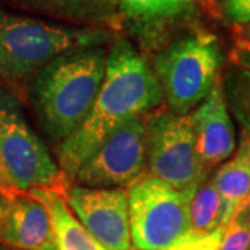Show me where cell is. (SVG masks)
<instances>
[{"label": "cell", "mask_w": 250, "mask_h": 250, "mask_svg": "<svg viewBox=\"0 0 250 250\" xmlns=\"http://www.w3.org/2000/svg\"><path fill=\"white\" fill-rule=\"evenodd\" d=\"M164 95L146 56L124 38L107 53L104 80L93 107L80 128L57 145V164L72 181L108 135L135 117L160 108Z\"/></svg>", "instance_id": "1"}, {"label": "cell", "mask_w": 250, "mask_h": 250, "mask_svg": "<svg viewBox=\"0 0 250 250\" xmlns=\"http://www.w3.org/2000/svg\"><path fill=\"white\" fill-rule=\"evenodd\" d=\"M107 53L103 46L67 52L32 80L36 120L56 145L74 134L90 113L104 80Z\"/></svg>", "instance_id": "2"}, {"label": "cell", "mask_w": 250, "mask_h": 250, "mask_svg": "<svg viewBox=\"0 0 250 250\" xmlns=\"http://www.w3.org/2000/svg\"><path fill=\"white\" fill-rule=\"evenodd\" d=\"M114 41V32L103 28L62 25L0 10V86H20L62 54Z\"/></svg>", "instance_id": "3"}, {"label": "cell", "mask_w": 250, "mask_h": 250, "mask_svg": "<svg viewBox=\"0 0 250 250\" xmlns=\"http://www.w3.org/2000/svg\"><path fill=\"white\" fill-rule=\"evenodd\" d=\"M152 70L168 110L190 114L221 80L223 50L217 36L203 27L189 29L153 54Z\"/></svg>", "instance_id": "4"}, {"label": "cell", "mask_w": 250, "mask_h": 250, "mask_svg": "<svg viewBox=\"0 0 250 250\" xmlns=\"http://www.w3.org/2000/svg\"><path fill=\"white\" fill-rule=\"evenodd\" d=\"M0 175L13 190L56 189L65 192L70 179L29 128L17 99L0 88Z\"/></svg>", "instance_id": "5"}, {"label": "cell", "mask_w": 250, "mask_h": 250, "mask_svg": "<svg viewBox=\"0 0 250 250\" xmlns=\"http://www.w3.org/2000/svg\"><path fill=\"white\" fill-rule=\"evenodd\" d=\"M126 190L135 250H164L190 236L192 195L149 174Z\"/></svg>", "instance_id": "6"}, {"label": "cell", "mask_w": 250, "mask_h": 250, "mask_svg": "<svg viewBox=\"0 0 250 250\" xmlns=\"http://www.w3.org/2000/svg\"><path fill=\"white\" fill-rule=\"evenodd\" d=\"M146 142L149 175L188 195L210 177L197 154L190 114L164 108L146 114Z\"/></svg>", "instance_id": "7"}, {"label": "cell", "mask_w": 250, "mask_h": 250, "mask_svg": "<svg viewBox=\"0 0 250 250\" xmlns=\"http://www.w3.org/2000/svg\"><path fill=\"white\" fill-rule=\"evenodd\" d=\"M146 116H139L108 135L74 179L81 187L129 188L146 175Z\"/></svg>", "instance_id": "8"}, {"label": "cell", "mask_w": 250, "mask_h": 250, "mask_svg": "<svg viewBox=\"0 0 250 250\" xmlns=\"http://www.w3.org/2000/svg\"><path fill=\"white\" fill-rule=\"evenodd\" d=\"M203 11L193 0H120L123 29L146 54L159 52L185 31L202 27Z\"/></svg>", "instance_id": "9"}, {"label": "cell", "mask_w": 250, "mask_h": 250, "mask_svg": "<svg viewBox=\"0 0 250 250\" xmlns=\"http://www.w3.org/2000/svg\"><path fill=\"white\" fill-rule=\"evenodd\" d=\"M64 197L72 213L106 250H134L128 190L70 185Z\"/></svg>", "instance_id": "10"}, {"label": "cell", "mask_w": 250, "mask_h": 250, "mask_svg": "<svg viewBox=\"0 0 250 250\" xmlns=\"http://www.w3.org/2000/svg\"><path fill=\"white\" fill-rule=\"evenodd\" d=\"M196 149L206 168L211 171L232 157L236 147L232 114L224 93L223 81L190 113Z\"/></svg>", "instance_id": "11"}, {"label": "cell", "mask_w": 250, "mask_h": 250, "mask_svg": "<svg viewBox=\"0 0 250 250\" xmlns=\"http://www.w3.org/2000/svg\"><path fill=\"white\" fill-rule=\"evenodd\" d=\"M0 245L17 250H57L49 210L29 192H10Z\"/></svg>", "instance_id": "12"}, {"label": "cell", "mask_w": 250, "mask_h": 250, "mask_svg": "<svg viewBox=\"0 0 250 250\" xmlns=\"http://www.w3.org/2000/svg\"><path fill=\"white\" fill-rule=\"evenodd\" d=\"M82 27L123 31L120 0H9Z\"/></svg>", "instance_id": "13"}, {"label": "cell", "mask_w": 250, "mask_h": 250, "mask_svg": "<svg viewBox=\"0 0 250 250\" xmlns=\"http://www.w3.org/2000/svg\"><path fill=\"white\" fill-rule=\"evenodd\" d=\"M28 192L49 210L57 250H106L72 213L62 192L49 188L31 189Z\"/></svg>", "instance_id": "14"}, {"label": "cell", "mask_w": 250, "mask_h": 250, "mask_svg": "<svg viewBox=\"0 0 250 250\" xmlns=\"http://www.w3.org/2000/svg\"><path fill=\"white\" fill-rule=\"evenodd\" d=\"M210 178L223 197L227 225L236 207L250 197V149L245 138L232 157L224 161Z\"/></svg>", "instance_id": "15"}, {"label": "cell", "mask_w": 250, "mask_h": 250, "mask_svg": "<svg viewBox=\"0 0 250 250\" xmlns=\"http://www.w3.org/2000/svg\"><path fill=\"white\" fill-rule=\"evenodd\" d=\"M190 236H207L225 227V208L211 178L205 179L189 199Z\"/></svg>", "instance_id": "16"}, {"label": "cell", "mask_w": 250, "mask_h": 250, "mask_svg": "<svg viewBox=\"0 0 250 250\" xmlns=\"http://www.w3.org/2000/svg\"><path fill=\"white\" fill-rule=\"evenodd\" d=\"M228 107L245 136L250 138V71L228 64L221 75Z\"/></svg>", "instance_id": "17"}, {"label": "cell", "mask_w": 250, "mask_h": 250, "mask_svg": "<svg viewBox=\"0 0 250 250\" xmlns=\"http://www.w3.org/2000/svg\"><path fill=\"white\" fill-rule=\"evenodd\" d=\"M250 248V197L243 200L225 225L218 250H248Z\"/></svg>", "instance_id": "18"}, {"label": "cell", "mask_w": 250, "mask_h": 250, "mask_svg": "<svg viewBox=\"0 0 250 250\" xmlns=\"http://www.w3.org/2000/svg\"><path fill=\"white\" fill-rule=\"evenodd\" d=\"M220 11L232 27L250 24V0H221Z\"/></svg>", "instance_id": "19"}, {"label": "cell", "mask_w": 250, "mask_h": 250, "mask_svg": "<svg viewBox=\"0 0 250 250\" xmlns=\"http://www.w3.org/2000/svg\"><path fill=\"white\" fill-rule=\"evenodd\" d=\"M224 228L207 236H200V238L188 236L178 243H175L174 246L164 250H218L221 239H223Z\"/></svg>", "instance_id": "20"}, {"label": "cell", "mask_w": 250, "mask_h": 250, "mask_svg": "<svg viewBox=\"0 0 250 250\" xmlns=\"http://www.w3.org/2000/svg\"><path fill=\"white\" fill-rule=\"evenodd\" d=\"M229 60L232 64H236L250 71V42L236 39L229 53Z\"/></svg>", "instance_id": "21"}, {"label": "cell", "mask_w": 250, "mask_h": 250, "mask_svg": "<svg viewBox=\"0 0 250 250\" xmlns=\"http://www.w3.org/2000/svg\"><path fill=\"white\" fill-rule=\"evenodd\" d=\"M232 29L235 39H241V41L250 42V24H246V25H233Z\"/></svg>", "instance_id": "22"}, {"label": "cell", "mask_w": 250, "mask_h": 250, "mask_svg": "<svg viewBox=\"0 0 250 250\" xmlns=\"http://www.w3.org/2000/svg\"><path fill=\"white\" fill-rule=\"evenodd\" d=\"M9 195L10 192L0 189V228H1L3 218H4V214H6V208H7V205H9Z\"/></svg>", "instance_id": "23"}, {"label": "cell", "mask_w": 250, "mask_h": 250, "mask_svg": "<svg viewBox=\"0 0 250 250\" xmlns=\"http://www.w3.org/2000/svg\"><path fill=\"white\" fill-rule=\"evenodd\" d=\"M193 1H196L197 4H200L202 9L205 10L206 13H208V14H217V11L213 9V6H211L207 0H193Z\"/></svg>", "instance_id": "24"}, {"label": "cell", "mask_w": 250, "mask_h": 250, "mask_svg": "<svg viewBox=\"0 0 250 250\" xmlns=\"http://www.w3.org/2000/svg\"><path fill=\"white\" fill-rule=\"evenodd\" d=\"M0 189H3V190H6V192H11V190H13V189L7 185V182L1 178V175H0Z\"/></svg>", "instance_id": "25"}, {"label": "cell", "mask_w": 250, "mask_h": 250, "mask_svg": "<svg viewBox=\"0 0 250 250\" xmlns=\"http://www.w3.org/2000/svg\"><path fill=\"white\" fill-rule=\"evenodd\" d=\"M207 1H208V3H210L211 6H213V9L217 11V14H220V16H221V11H220V6L217 4V0H207Z\"/></svg>", "instance_id": "26"}, {"label": "cell", "mask_w": 250, "mask_h": 250, "mask_svg": "<svg viewBox=\"0 0 250 250\" xmlns=\"http://www.w3.org/2000/svg\"><path fill=\"white\" fill-rule=\"evenodd\" d=\"M0 250H17V249H11V248H7V246H3V245H0Z\"/></svg>", "instance_id": "27"}, {"label": "cell", "mask_w": 250, "mask_h": 250, "mask_svg": "<svg viewBox=\"0 0 250 250\" xmlns=\"http://www.w3.org/2000/svg\"><path fill=\"white\" fill-rule=\"evenodd\" d=\"M245 139H246V142H248V146H249V149H250V138H248V136H245Z\"/></svg>", "instance_id": "28"}, {"label": "cell", "mask_w": 250, "mask_h": 250, "mask_svg": "<svg viewBox=\"0 0 250 250\" xmlns=\"http://www.w3.org/2000/svg\"><path fill=\"white\" fill-rule=\"evenodd\" d=\"M248 250H250V248H249V249H248Z\"/></svg>", "instance_id": "29"}, {"label": "cell", "mask_w": 250, "mask_h": 250, "mask_svg": "<svg viewBox=\"0 0 250 250\" xmlns=\"http://www.w3.org/2000/svg\"><path fill=\"white\" fill-rule=\"evenodd\" d=\"M134 250H135V249H134Z\"/></svg>", "instance_id": "30"}]
</instances>
